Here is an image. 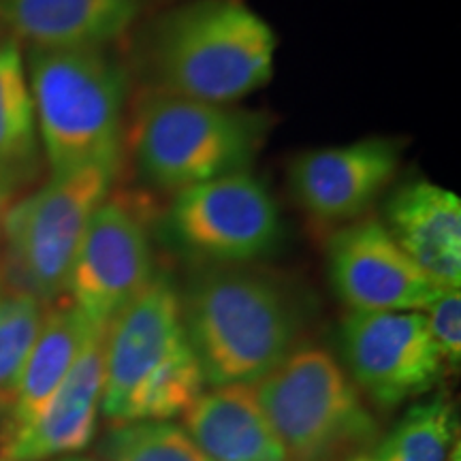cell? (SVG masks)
<instances>
[{"label":"cell","mask_w":461,"mask_h":461,"mask_svg":"<svg viewBox=\"0 0 461 461\" xmlns=\"http://www.w3.org/2000/svg\"><path fill=\"white\" fill-rule=\"evenodd\" d=\"M184 333L205 384H255L299 348L295 293L248 263H201L180 293Z\"/></svg>","instance_id":"1"},{"label":"cell","mask_w":461,"mask_h":461,"mask_svg":"<svg viewBox=\"0 0 461 461\" xmlns=\"http://www.w3.org/2000/svg\"><path fill=\"white\" fill-rule=\"evenodd\" d=\"M276 50L272 26L246 3L194 0L149 34V88L229 105L269 84Z\"/></svg>","instance_id":"2"},{"label":"cell","mask_w":461,"mask_h":461,"mask_svg":"<svg viewBox=\"0 0 461 461\" xmlns=\"http://www.w3.org/2000/svg\"><path fill=\"white\" fill-rule=\"evenodd\" d=\"M28 88L51 177L120 167L129 73L105 48L28 50Z\"/></svg>","instance_id":"3"},{"label":"cell","mask_w":461,"mask_h":461,"mask_svg":"<svg viewBox=\"0 0 461 461\" xmlns=\"http://www.w3.org/2000/svg\"><path fill=\"white\" fill-rule=\"evenodd\" d=\"M267 131L263 113L148 88L132 105L126 141L149 186L180 193L248 171Z\"/></svg>","instance_id":"4"},{"label":"cell","mask_w":461,"mask_h":461,"mask_svg":"<svg viewBox=\"0 0 461 461\" xmlns=\"http://www.w3.org/2000/svg\"><path fill=\"white\" fill-rule=\"evenodd\" d=\"M286 461H353L378 423L348 374L319 346H302L252 384Z\"/></svg>","instance_id":"5"},{"label":"cell","mask_w":461,"mask_h":461,"mask_svg":"<svg viewBox=\"0 0 461 461\" xmlns=\"http://www.w3.org/2000/svg\"><path fill=\"white\" fill-rule=\"evenodd\" d=\"M115 167H90L17 199L3 214V276L7 288L51 305L67 297L79 241L109 193Z\"/></svg>","instance_id":"6"},{"label":"cell","mask_w":461,"mask_h":461,"mask_svg":"<svg viewBox=\"0 0 461 461\" xmlns=\"http://www.w3.org/2000/svg\"><path fill=\"white\" fill-rule=\"evenodd\" d=\"M169 230L201 263H250L282 240V214L269 188L248 171L176 193Z\"/></svg>","instance_id":"7"},{"label":"cell","mask_w":461,"mask_h":461,"mask_svg":"<svg viewBox=\"0 0 461 461\" xmlns=\"http://www.w3.org/2000/svg\"><path fill=\"white\" fill-rule=\"evenodd\" d=\"M148 216L146 201L109 193L84 230L67 295L95 325L107 327L157 276Z\"/></svg>","instance_id":"8"},{"label":"cell","mask_w":461,"mask_h":461,"mask_svg":"<svg viewBox=\"0 0 461 461\" xmlns=\"http://www.w3.org/2000/svg\"><path fill=\"white\" fill-rule=\"evenodd\" d=\"M339 344L355 387L387 411L429 393L447 370L425 312H350Z\"/></svg>","instance_id":"9"},{"label":"cell","mask_w":461,"mask_h":461,"mask_svg":"<svg viewBox=\"0 0 461 461\" xmlns=\"http://www.w3.org/2000/svg\"><path fill=\"white\" fill-rule=\"evenodd\" d=\"M327 267L350 312H428L442 295L374 218H359L331 235Z\"/></svg>","instance_id":"10"},{"label":"cell","mask_w":461,"mask_h":461,"mask_svg":"<svg viewBox=\"0 0 461 461\" xmlns=\"http://www.w3.org/2000/svg\"><path fill=\"white\" fill-rule=\"evenodd\" d=\"M182 342L180 291L169 276L157 272L105 330L101 412L107 420L120 423L131 395Z\"/></svg>","instance_id":"11"},{"label":"cell","mask_w":461,"mask_h":461,"mask_svg":"<svg viewBox=\"0 0 461 461\" xmlns=\"http://www.w3.org/2000/svg\"><path fill=\"white\" fill-rule=\"evenodd\" d=\"M400 167V148L389 140L310 149L288 169L293 197L312 221L344 227L359 221Z\"/></svg>","instance_id":"12"},{"label":"cell","mask_w":461,"mask_h":461,"mask_svg":"<svg viewBox=\"0 0 461 461\" xmlns=\"http://www.w3.org/2000/svg\"><path fill=\"white\" fill-rule=\"evenodd\" d=\"M105 330L99 327L67 378L31 423L0 438L7 461H43L84 451L96 434L105 374Z\"/></svg>","instance_id":"13"},{"label":"cell","mask_w":461,"mask_h":461,"mask_svg":"<svg viewBox=\"0 0 461 461\" xmlns=\"http://www.w3.org/2000/svg\"><path fill=\"white\" fill-rule=\"evenodd\" d=\"M384 229L442 291L461 285V201L425 180L403 184L384 205Z\"/></svg>","instance_id":"14"},{"label":"cell","mask_w":461,"mask_h":461,"mask_svg":"<svg viewBox=\"0 0 461 461\" xmlns=\"http://www.w3.org/2000/svg\"><path fill=\"white\" fill-rule=\"evenodd\" d=\"M140 14L141 0H0L11 37L34 50L105 48Z\"/></svg>","instance_id":"15"},{"label":"cell","mask_w":461,"mask_h":461,"mask_svg":"<svg viewBox=\"0 0 461 461\" xmlns=\"http://www.w3.org/2000/svg\"><path fill=\"white\" fill-rule=\"evenodd\" d=\"M184 429L210 461H286L252 384L201 393L184 412Z\"/></svg>","instance_id":"16"},{"label":"cell","mask_w":461,"mask_h":461,"mask_svg":"<svg viewBox=\"0 0 461 461\" xmlns=\"http://www.w3.org/2000/svg\"><path fill=\"white\" fill-rule=\"evenodd\" d=\"M96 330L99 325H95L71 299H60L50 305L26 361L3 436L24 428L43 411Z\"/></svg>","instance_id":"17"},{"label":"cell","mask_w":461,"mask_h":461,"mask_svg":"<svg viewBox=\"0 0 461 461\" xmlns=\"http://www.w3.org/2000/svg\"><path fill=\"white\" fill-rule=\"evenodd\" d=\"M41 169V141L20 41L0 39V193L11 197Z\"/></svg>","instance_id":"18"},{"label":"cell","mask_w":461,"mask_h":461,"mask_svg":"<svg viewBox=\"0 0 461 461\" xmlns=\"http://www.w3.org/2000/svg\"><path fill=\"white\" fill-rule=\"evenodd\" d=\"M457 412L447 393L412 403L380 442L374 461H448Z\"/></svg>","instance_id":"19"},{"label":"cell","mask_w":461,"mask_h":461,"mask_svg":"<svg viewBox=\"0 0 461 461\" xmlns=\"http://www.w3.org/2000/svg\"><path fill=\"white\" fill-rule=\"evenodd\" d=\"M203 374L188 339L137 387L126 403L120 423L132 420H169L184 412L203 393Z\"/></svg>","instance_id":"20"},{"label":"cell","mask_w":461,"mask_h":461,"mask_svg":"<svg viewBox=\"0 0 461 461\" xmlns=\"http://www.w3.org/2000/svg\"><path fill=\"white\" fill-rule=\"evenodd\" d=\"M50 305L26 293H0V411H11Z\"/></svg>","instance_id":"21"},{"label":"cell","mask_w":461,"mask_h":461,"mask_svg":"<svg viewBox=\"0 0 461 461\" xmlns=\"http://www.w3.org/2000/svg\"><path fill=\"white\" fill-rule=\"evenodd\" d=\"M99 455L103 461H210L186 429L165 420L113 423Z\"/></svg>","instance_id":"22"},{"label":"cell","mask_w":461,"mask_h":461,"mask_svg":"<svg viewBox=\"0 0 461 461\" xmlns=\"http://www.w3.org/2000/svg\"><path fill=\"white\" fill-rule=\"evenodd\" d=\"M428 325L442 363L448 370L459 367L461 361V295L459 288L442 291V295L429 305Z\"/></svg>","instance_id":"23"},{"label":"cell","mask_w":461,"mask_h":461,"mask_svg":"<svg viewBox=\"0 0 461 461\" xmlns=\"http://www.w3.org/2000/svg\"><path fill=\"white\" fill-rule=\"evenodd\" d=\"M60 461H103V459L86 457V455H67V457H60Z\"/></svg>","instance_id":"24"},{"label":"cell","mask_w":461,"mask_h":461,"mask_svg":"<svg viewBox=\"0 0 461 461\" xmlns=\"http://www.w3.org/2000/svg\"><path fill=\"white\" fill-rule=\"evenodd\" d=\"M448 461H461V445H459V442H455L453 451H451V455H448Z\"/></svg>","instance_id":"25"},{"label":"cell","mask_w":461,"mask_h":461,"mask_svg":"<svg viewBox=\"0 0 461 461\" xmlns=\"http://www.w3.org/2000/svg\"><path fill=\"white\" fill-rule=\"evenodd\" d=\"M5 203H7V197L0 193V224H3V214H5Z\"/></svg>","instance_id":"26"},{"label":"cell","mask_w":461,"mask_h":461,"mask_svg":"<svg viewBox=\"0 0 461 461\" xmlns=\"http://www.w3.org/2000/svg\"><path fill=\"white\" fill-rule=\"evenodd\" d=\"M353 461H374V457H367V455H361V457H357Z\"/></svg>","instance_id":"27"},{"label":"cell","mask_w":461,"mask_h":461,"mask_svg":"<svg viewBox=\"0 0 461 461\" xmlns=\"http://www.w3.org/2000/svg\"><path fill=\"white\" fill-rule=\"evenodd\" d=\"M0 461H7V459H5V457H3V453H0Z\"/></svg>","instance_id":"28"}]
</instances>
